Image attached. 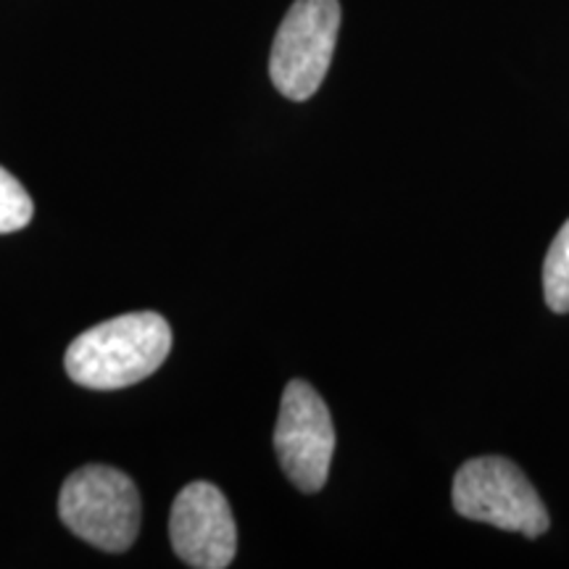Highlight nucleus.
<instances>
[{"label":"nucleus","instance_id":"6","mask_svg":"<svg viewBox=\"0 0 569 569\" xmlns=\"http://www.w3.org/2000/svg\"><path fill=\"white\" fill-rule=\"evenodd\" d=\"M169 538L188 567H230L238 551V528L222 490L203 480L182 488L169 517Z\"/></svg>","mask_w":569,"mask_h":569},{"label":"nucleus","instance_id":"7","mask_svg":"<svg viewBox=\"0 0 569 569\" xmlns=\"http://www.w3.org/2000/svg\"><path fill=\"white\" fill-rule=\"evenodd\" d=\"M543 298L551 311H569V219L553 238L543 261Z\"/></svg>","mask_w":569,"mask_h":569},{"label":"nucleus","instance_id":"4","mask_svg":"<svg viewBox=\"0 0 569 569\" xmlns=\"http://www.w3.org/2000/svg\"><path fill=\"white\" fill-rule=\"evenodd\" d=\"M340 30L338 0H296L272 42L269 74L290 101H309L325 82Z\"/></svg>","mask_w":569,"mask_h":569},{"label":"nucleus","instance_id":"2","mask_svg":"<svg viewBox=\"0 0 569 569\" xmlns=\"http://www.w3.org/2000/svg\"><path fill=\"white\" fill-rule=\"evenodd\" d=\"M140 493L124 472L90 465L71 472L61 486V522L96 549L122 553L140 532Z\"/></svg>","mask_w":569,"mask_h":569},{"label":"nucleus","instance_id":"3","mask_svg":"<svg viewBox=\"0 0 569 569\" xmlns=\"http://www.w3.org/2000/svg\"><path fill=\"white\" fill-rule=\"evenodd\" d=\"M451 498L461 517L498 530L538 538L551 525L532 482L515 461L501 457H480L461 465Z\"/></svg>","mask_w":569,"mask_h":569},{"label":"nucleus","instance_id":"1","mask_svg":"<svg viewBox=\"0 0 569 569\" xmlns=\"http://www.w3.org/2000/svg\"><path fill=\"white\" fill-rule=\"evenodd\" d=\"M172 348V327L156 311L113 317L67 348V375L90 390H119L151 377Z\"/></svg>","mask_w":569,"mask_h":569},{"label":"nucleus","instance_id":"8","mask_svg":"<svg viewBox=\"0 0 569 569\" xmlns=\"http://www.w3.org/2000/svg\"><path fill=\"white\" fill-rule=\"evenodd\" d=\"M34 203L17 177L0 167V234L24 230L32 222Z\"/></svg>","mask_w":569,"mask_h":569},{"label":"nucleus","instance_id":"5","mask_svg":"<svg viewBox=\"0 0 569 569\" xmlns=\"http://www.w3.org/2000/svg\"><path fill=\"white\" fill-rule=\"evenodd\" d=\"M274 451L282 472L298 490L317 493L325 488L336 453V427L322 396L309 382L293 380L284 388Z\"/></svg>","mask_w":569,"mask_h":569}]
</instances>
